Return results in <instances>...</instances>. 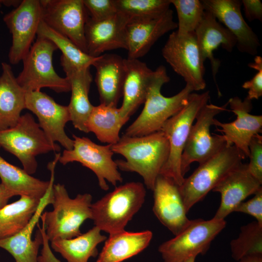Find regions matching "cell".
I'll return each mask as SVG.
<instances>
[{"label": "cell", "instance_id": "7c38bea8", "mask_svg": "<svg viewBox=\"0 0 262 262\" xmlns=\"http://www.w3.org/2000/svg\"><path fill=\"white\" fill-rule=\"evenodd\" d=\"M72 137L73 148L65 149L58 162L63 165L74 162L81 163L95 173L99 186L104 191L109 188L106 181L114 186L122 181L117 165L113 159L114 153L111 145H99L87 137H80L74 134Z\"/></svg>", "mask_w": 262, "mask_h": 262}, {"label": "cell", "instance_id": "8fae6325", "mask_svg": "<svg viewBox=\"0 0 262 262\" xmlns=\"http://www.w3.org/2000/svg\"><path fill=\"white\" fill-rule=\"evenodd\" d=\"M162 54L165 61L193 91L205 89L204 61L195 32L179 35L176 31L173 32L162 49Z\"/></svg>", "mask_w": 262, "mask_h": 262}, {"label": "cell", "instance_id": "4dcf8cb0", "mask_svg": "<svg viewBox=\"0 0 262 262\" xmlns=\"http://www.w3.org/2000/svg\"><path fill=\"white\" fill-rule=\"evenodd\" d=\"M0 179L1 183L14 196H25L40 199L46 194L49 184V181L41 180L32 176L0 156Z\"/></svg>", "mask_w": 262, "mask_h": 262}, {"label": "cell", "instance_id": "30bf717a", "mask_svg": "<svg viewBox=\"0 0 262 262\" xmlns=\"http://www.w3.org/2000/svg\"><path fill=\"white\" fill-rule=\"evenodd\" d=\"M228 105L219 106L213 104H206L199 111L193 124L183 149L180 162L182 175L189 171L194 162L199 164L210 159L225 147L226 142L223 135H212L210 132L215 116L220 113L228 111Z\"/></svg>", "mask_w": 262, "mask_h": 262}, {"label": "cell", "instance_id": "e575fe53", "mask_svg": "<svg viewBox=\"0 0 262 262\" xmlns=\"http://www.w3.org/2000/svg\"><path fill=\"white\" fill-rule=\"evenodd\" d=\"M230 246L231 257L237 261L247 256L262 255V224L254 221L243 226Z\"/></svg>", "mask_w": 262, "mask_h": 262}, {"label": "cell", "instance_id": "d6986e66", "mask_svg": "<svg viewBox=\"0 0 262 262\" xmlns=\"http://www.w3.org/2000/svg\"><path fill=\"white\" fill-rule=\"evenodd\" d=\"M177 28L173 11L152 17L129 22L126 27L127 58L139 59L145 56L154 43L168 32Z\"/></svg>", "mask_w": 262, "mask_h": 262}, {"label": "cell", "instance_id": "ffe728a7", "mask_svg": "<svg viewBox=\"0 0 262 262\" xmlns=\"http://www.w3.org/2000/svg\"><path fill=\"white\" fill-rule=\"evenodd\" d=\"M262 188V183L249 172L247 164L241 163L213 189L221 195L220 206L213 219L225 220L239 203Z\"/></svg>", "mask_w": 262, "mask_h": 262}, {"label": "cell", "instance_id": "4fadbf2b", "mask_svg": "<svg viewBox=\"0 0 262 262\" xmlns=\"http://www.w3.org/2000/svg\"><path fill=\"white\" fill-rule=\"evenodd\" d=\"M42 19L87 53L85 26L88 18L82 0H41Z\"/></svg>", "mask_w": 262, "mask_h": 262}, {"label": "cell", "instance_id": "bcb514c9", "mask_svg": "<svg viewBox=\"0 0 262 262\" xmlns=\"http://www.w3.org/2000/svg\"><path fill=\"white\" fill-rule=\"evenodd\" d=\"M2 0H0V7H1V4H2Z\"/></svg>", "mask_w": 262, "mask_h": 262}, {"label": "cell", "instance_id": "ab89813d", "mask_svg": "<svg viewBox=\"0 0 262 262\" xmlns=\"http://www.w3.org/2000/svg\"><path fill=\"white\" fill-rule=\"evenodd\" d=\"M234 212L250 215L256 219L257 222L262 224V188L254 194L252 198L239 203Z\"/></svg>", "mask_w": 262, "mask_h": 262}, {"label": "cell", "instance_id": "1f68e13d", "mask_svg": "<svg viewBox=\"0 0 262 262\" xmlns=\"http://www.w3.org/2000/svg\"><path fill=\"white\" fill-rule=\"evenodd\" d=\"M40 199L22 196L0 208V240L10 237L24 229L37 210Z\"/></svg>", "mask_w": 262, "mask_h": 262}, {"label": "cell", "instance_id": "e0dca14e", "mask_svg": "<svg viewBox=\"0 0 262 262\" xmlns=\"http://www.w3.org/2000/svg\"><path fill=\"white\" fill-rule=\"evenodd\" d=\"M204 9L234 36L236 47L241 52L256 55L260 46L259 39L245 20L241 13L242 3L238 0H202Z\"/></svg>", "mask_w": 262, "mask_h": 262}, {"label": "cell", "instance_id": "ac0fdd59", "mask_svg": "<svg viewBox=\"0 0 262 262\" xmlns=\"http://www.w3.org/2000/svg\"><path fill=\"white\" fill-rule=\"evenodd\" d=\"M152 191L154 214L175 236L178 234L191 221L187 216L179 186L171 179L159 175Z\"/></svg>", "mask_w": 262, "mask_h": 262}, {"label": "cell", "instance_id": "277c9868", "mask_svg": "<svg viewBox=\"0 0 262 262\" xmlns=\"http://www.w3.org/2000/svg\"><path fill=\"white\" fill-rule=\"evenodd\" d=\"M146 195L145 188L140 182L116 187L92 204L91 219L95 226L109 235L123 231L142 207Z\"/></svg>", "mask_w": 262, "mask_h": 262}, {"label": "cell", "instance_id": "9a60e30c", "mask_svg": "<svg viewBox=\"0 0 262 262\" xmlns=\"http://www.w3.org/2000/svg\"><path fill=\"white\" fill-rule=\"evenodd\" d=\"M25 109L37 116L40 127L50 142H59L66 150L73 148V139L65 131L66 124L70 121L67 106L57 103L46 93L34 91L26 92Z\"/></svg>", "mask_w": 262, "mask_h": 262}, {"label": "cell", "instance_id": "44dd1931", "mask_svg": "<svg viewBox=\"0 0 262 262\" xmlns=\"http://www.w3.org/2000/svg\"><path fill=\"white\" fill-rule=\"evenodd\" d=\"M50 171L51 176L48 189L41 198L37 209L29 223L16 234L0 240V248L9 252L16 262H38V253L40 246L42 245L43 238L39 229L33 240L32 234L44 210L52 202L54 169H52Z\"/></svg>", "mask_w": 262, "mask_h": 262}, {"label": "cell", "instance_id": "f546056e", "mask_svg": "<svg viewBox=\"0 0 262 262\" xmlns=\"http://www.w3.org/2000/svg\"><path fill=\"white\" fill-rule=\"evenodd\" d=\"M129 120L121 115L119 108L100 104L94 106L86 128L88 132H93L99 141L113 145L119 140L120 131Z\"/></svg>", "mask_w": 262, "mask_h": 262}, {"label": "cell", "instance_id": "5bb4252c", "mask_svg": "<svg viewBox=\"0 0 262 262\" xmlns=\"http://www.w3.org/2000/svg\"><path fill=\"white\" fill-rule=\"evenodd\" d=\"M40 0H23L5 15L3 20L12 36L8 57L16 65L24 59L33 45L42 19Z\"/></svg>", "mask_w": 262, "mask_h": 262}, {"label": "cell", "instance_id": "83f0119b", "mask_svg": "<svg viewBox=\"0 0 262 262\" xmlns=\"http://www.w3.org/2000/svg\"><path fill=\"white\" fill-rule=\"evenodd\" d=\"M152 236L148 230L139 232L124 230L110 234L96 262H122L146 249Z\"/></svg>", "mask_w": 262, "mask_h": 262}, {"label": "cell", "instance_id": "60d3db41", "mask_svg": "<svg viewBox=\"0 0 262 262\" xmlns=\"http://www.w3.org/2000/svg\"><path fill=\"white\" fill-rule=\"evenodd\" d=\"M245 16L250 22L262 21V3L260 0H242Z\"/></svg>", "mask_w": 262, "mask_h": 262}, {"label": "cell", "instance_id": "603a6c76", "mask_svg": "<svg viewBox=\"0 0 262 262\" xmlns=\"http://www.w3.org/2000/svg\"><path fill=\"white\" fill-rule=\"evenodd\" d=\"M60 62L70 85L71 96L67 106L70 121L74 128L88 133L86 123L94 107L89 98V89L92 82L90 67L78 68L62 56Z\"/></svg>", "mask_w": 262, "mask_h": 262}, {"label": "cell", "instance_id": "74e56055", "mask_svg": "<svg viewBox=\"0 0 262 262\" xmlns=\"http://www.w3.org/2000/svg\"><path fill=\"white\" fill-rule=\"evenodd\" d=\"M250 162L247 164L250 173L262 184V136L255 135L249 144Z\"/></svg>", "mask_w": 262, "mask_h": 262}, {"label": "cell", "instance_id": "d590c367", "mask_svg": "<svg viewBox=\"0 0 262 262\" xmlns=\"http://www.w3.org/2000/svg\"><path fill=\"white\" fill-rule=\"evenodd\" d=\"M176 9L178 22L176 32L184 35L195 32L200 23L205 12L204 6L199 0H170Z\"/></svg>", "mask_w": 262, "mask_h": 262}, {"label": "cell", "instance_id": "cb8c5ba5", "mask_svg": "<svg viewBox=\"0 0 262 262\" xmlns=\"http://www.w3.org/2000/svg\"><path fill=\"white\" fill-rule=\"evenodd\" d=\"M92 66L96 69L95 81L100 104L117 107L123 95L124 58L116 54L106 53L98 56Z\"/></svg>", "mask_w": 262, "mask_h": 262}, {"label": "cell", "instance_id": "6da1fadb", "mask_svg": "<svg viewBox=\"0 0 262 262\" xmlns=\"http://www.w3.org/2000/svg\"><path fill=\"white\" fill-rule=\"evenodd\" d=\"M111 147L114 153L125 159L115 161L118 169L137 173L147 189L153 191L169 153V143L164 132L161 130L141 136L123 135Z\"/></svg>", "mask_w": 262, "mask_h": 262}, {"label": "cell", "instance_id": "3957f363", "mask_svg": "<svg viewBox=\"0 0 262 262\" xmlns=\"http://www.w3.org/2000/svg\"><path fill=\"white\" fill-rule=\"evenodd\" d=\"M92 201L90 194H78L72 198L64 184H54L53 210L45 212L40 216L49 241L71 239L81 234V226L92 218Z\"/></svg>", "mask_w": 262, "mask_h": 262}, {"label": "cell", "instance_id": "8992f818", "mask_svg": "<svg viewBox=\"0 0 262 262\" xmlns=\"http://www.w3.org/2000/svg\"><path fill=\"white\" fill-rule=\"evenodd\" d=\"M210 92L192 93L185 106L163 125L161 131L169 145L168 158L160 174L172 180L179 186L184 180L180 168L181 155L190 130L200 110L208 103Z\"/></svg>", "mask_w": 262, "mask_h": 262}, {"label": "cell", "instance_id": "5b68a950", "mask_svg": "<svg viewBox=\"0 0 262 262\" xmlns=\"http://www.w3.org/2000/svg\"><path fill=\"white\" fill-rule=\"evenodd\" d=\"M0 146L16 156L30 175L36 171L37 155L61 149L57 144L49 140L29 113L21 115L14 127L0 131Z\"/></svg>", "mask_w": 262, "mask_h": 262}, {"label": "cell", "instance_id": "4316f807", "mask_svg": "<svg viewBox=\"0 0 262 262\" xmlns=\"http://www.w3.org/2000/svg\"><path fill=\"white\" fill-rule=\"evenodd\" d=\"M0 75V131L14 127L25 109L26 92L14 76L10 65L1 63Z\"/></svg>", "mask_w": 262, "mask_h": 262}, {"label": "cell", "instance_id": "2e32d148", "mask_svg": "<svg viewBox=\"0 0 262 262\" xmlns=\"http://www.w3.org/2000/svg\"><path fill=\"white\" fill-rule=\"evenodd\" d=\"M251 101L246 98L242 100L238 97L230 98L228 103L230 111L236 116L229 123H222L216 119L213 125L222 133L227 146H234L245 157L249 156V144L253 136L262 132V115L250 114L252 108Z\"/></svg>", "mask_w": 262, "mask_h": 262}, {"label": "cell", "instance_id": "7a4b0ae2", "mask_svg": "<svg viewBox=\"0 0 262 262\" xmlns=\"http://www.w3.org/2000/svg\"><path fill=\"white\" fill-rule=\"evenodd\" d=\"M169 81L170 78L164 66H160L154 71L143 109L123 135L141 136L161 131L164 123L185 106L193 90L186 84L177 94L170 97H164L161 94V88Z\"/></svg>", "mask_w": 262, "mask_h": 262}, {"label": "cell", "instance_id": "f6af8a7d", "mask_svg": "<svg viewBox=\"0 0 262 262\" xmlns=\"http://www.w3.org/2000/svg\"><path fill=\"white\" fill-rule=\"evenodd\" d=\"M196 257L195 256L190 257L186 260L184 261L183 262H195Z\"/></svg>", "mask_w": 262, "mask_h": 262}, {"label": "cell", "instance_id": "b9f144b4", "mask_svg": "<svg viewBox=\"0 0 262 262\" xmlns=\"http://www.w3.org/2000/svg\"><path fill=\"white\" fill-rule=\"evenodd\" d=\"M38 229L40 230L42 238L43 243L41 254L38 256V262H62L58 259L52 252L49 245V241L47 237L44 223L42 222V227L37 224Z\"/></svg>", "mask_w": 262, "mask_h": 262}, {"label": "cell", "instance_id": "ba28073f", "mask_svg": "<svg viewBox=\"0 0 262 262\" xmlns=\"http://www.w3.org/2000/svg\"><path fill=\"white\" fill-rule=\"evenodd\" d=\"M29 51L22 60L23 67L16 78L25 92L49 88L56 92L70 91L68 79L60 77L54 70L52 58L56 46L49 40L37 36Z\"/></svg>", "mask_w": 262, "mask_h": 262}, {"label": "cell", "instance_id": "8d00e7d4", "mask_svg": "<svg viewBox=\"0 0 262 262\" xmlns=\"http://www.w3.org/2000/svg\"><path fill=\"white\" fill-rule=\"evenodd\" d=\"M89 18L94 21L109 19L117 14L115 0H82Z\"/></svg>", "mask_w": 262, "mask_h": 262}, {"label": "cell", "instance_id": "ee69618b", "mask_svg": "<svg viewBox=\"0 0 262 262\" xmlns=\"http://www.w3.org/2000/svg\"><path fill=\"white\" fill-rule=\"evenodd\" d=\"M237 262H262V255H253L244 257Z\"/></svg>", "mask_w": 262, "mask_h": 262}, {"label": "cell", "instance_id": "f35d334b", "mask_svg": "<svg viewBox=\"0 0 262 262\" xmlns=\"http://www.w3.org/2000/svg\"><path fill=\"white\" fill-rule=\"evenodd\" d=\"M248 66L258 71L254 77L249 81L245 82L242 87L248 90V95L246 97L252 100L258 99L262 96V58L256 56L254 62L248 64Z\"/></svg>", "mask_w": 262, "mask_h": 262}, {"label": "cell", "instance_id": "52a82bcc", "mask_svg": "<svg viewBox=\"0 0 262 262\" xmlns=\"http://www.w3.org/2000/svg\"><path fill=\"white\" fill-rule=\"evenodd\" d=\"M244 159V155L233 145L226 146L198 167L179 186L188 213Z\"/></svg>", "mask_w": 262, "mask_h": 262}, {"label": "cell", "instance_id": "f1b7e54d", "mask_svg": "<svg viewBox=\"0 0 262 262\" xmlns=\"http://www.w3.org/2000/svg\"><path fill=\"white\" fill-rule=\"evenodd\" d=\"M101 231L95 226L77 237L50 242V246L67 262H88L98 255V246L107 239Z\"/></svg>", "mask_w": 262, "mask_h": 262}, {"label": "cell", "instance_id": "484cf974", "mask_svg": "<svg viewBox=\"0 0 262 262\" xmlns=\"http://www.w3.org/2000/svg\"><path fill=\"white\" fill-rule=\"evenodd\" d=\"M125 77L123 101L119 109L121 115L130 119L144 102L154 71L136 59L124 58Z\"/></svg>", "mask_w": 262, "mask_h": 262}, {"label": "cell", "instance_id": "7402d4cb", "mask_svg": "<svg viewBox=\"0 0 262 262\" xmlns=\"http://www.w3.org/2000/svg\"><path fill=\"white\" fill-rule=\"evenodd\" d=\"M127 24L126 20L117 13L101 21H94L88 17L85 26L87 53L96 57L111 50H127Z\"/></svg>", "mask_w": 262, "mask_h": 262}, {"label": "cell", "instance_id": "7bdbcfd3", "mask_svg": "<svg viewBox=\"0 0 262 262\" xmlns=\"http://www.w3.org/2000/svg\"><path fill=\"white\" fill-rule=\"evenodd\" d=\"M13 196L14 195L0 183V208L6 205Z\"/></svg>", "mask_w": 262, "mask_h": 262}, {"label": "cell", "instance_id": "d4e9b609", "mask_svg": "<svg viewBox=\"0 0 262 262\" xmlns=\"http://www.w3.org/2000/svg\"><path fill=\"white\" fill-rule=\"evenodd\" d=\"M195 33L203 60L205 61L208 59L210 62L215 82L221 62L214 57L213 51L221 46L228 52H231L236 46V38L211 13L205 10Z\"/></svg>", "mask_w": 262, "mask_h": 262}, {"label": "cell", "instance_id": "836d02e7", "mask_svg": "<svg viewBox=\"0 0 262 262\" xmlns=\"http://www.w3.org/2000/svg\"><path fill=\"white\" fill-rule=\"evenodd\" d=\"M117 13L127 23L132 20L156 17L169 9L170 0H115Z\"/></svg>", "mask_w": 262, "mask_h": 262}, {"label": "cell", "instance_id": "9c48e42d", "mask_svg": "<svg viewBox=\"0 0 262 262\" xmlns=\"http://www.w3.org/2000/svg\"><path fill=\"white\" fill-rule=\"evenodd\" d=\"M226 226L225 220H191L180 233L162 243L158 251L164 262H183L190 257L204 255Z\"/></svg>", "mask_w": 262, "mask_h": 262}, {"label": "cell", "instance_id": "d6a6232c", "mask_svg": "<svg viewBox=\"0 0 262 262\" xmlns=\"http://www.w3.org/2000/svg\"><path fill=\"white\" fill-rule=\"evenodd\" d=\"M37 36L51 41L61 51L62 56L78 68L90 67L98 57H93L84 52L69 38L48 26L43 20L39 24Z\"/></svg>", "mask_w": 262, "mask_h": 262}]
</instances>
